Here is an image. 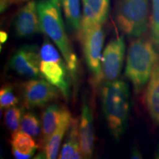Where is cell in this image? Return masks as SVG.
Returning a JSON list of instances; mask_svg holds the SVG:
<instances>
[{"mask_svg": "<svg viewBox=\"0 0 159 159\" xmlns=\"http://www.w3.org/2000/svg\"><path fill=\"white\" fill-rule=\"evenodd\" d=\"M62 0H40L37 9L43 33L54 42L64 59L71 79L76 83L78 59L69 41L61 15Z\"/></svg>", "mask_w": 159, "mask_h": 159, "instance_id": "1", "label": "cell"}, {"mask_svg": "<svg viewBox=\"0 0 159 159\" xmlns=\"http://www.w3.org/2000/svg\"><path fill=\"white\" fill-rule=\"evenodd\" d=\"M102 111L111 134L119 140L126 130L130 111L129 86L125 81L105 82L101 91Z\"/></svg>", "mask_w": 159, "mask_h": 159, "instance_id": "2", "label": "cell"}, {"mask_svg": "<svg viewBox=\"0 0 159 159\" xmlns=\"http://www.w3.org/2000/svg\"><path fill=\"white\" fill-rule=\"evenodd\" d=\"M159 57V52L151 39L135 38L129 45L126 59L125 76L132 83L136 93L148 84L152 69Z\"/></svg>", "mask_w": 159, "mask_h": 159, "instance_id": "3", "label": "cell"}, {"mask_svg": "<svg viewBox=\"0 0 159 159\" xmlns=\"http://www.w3.org/2000/svg\"><path fill=\"white\" fill-rule=\"evenodd\" d=\"M149 12V0H117L115 20L123 34L135 39L148 30Z\"/></svg>", "mask_w": 159, "mask_h": 159, "instance_id": "4", "label": "cell"}, {"mask_svg": "<svg viewBox=\"0 0 159 159\" xmlns=\"http://www.w3.org/2000/svg\"><path fill=\"white\" fill-rule=\"evenodd\" d=\"M82 43L87 66L94 84L98 85L103 79L102 70V47L105 33L102 25H96L78 33Z\"/></svg>", "mask_w": 159, "mask_h": 159, "instance_id": "5", "label": "cell"}, {"mask_svg": "<svg viewBox=\"0 0 159 159\" xmlns=\"http://www.w3.org/2000/svg\"><path fill=\"white\" fill-rule=\"evenodd\" d=\"M59 91L45 79H30L21 85L24 105L28 109L45 106L59 97Z\"/></svg>", "mask_w": 159, "mask_h": 159, "instance_id": "6", "label": "cell"}, {"mask_svg": "<svg viewBox=\"0 0 159 159\" xmlns=\"http://www.w3.org/2000/svg\"><path fill=\"white\" fill-rule=\"evenodd\" d=\"M124 35L112 39L102 52V70L105 82L118 80L122 71L125 54Z\"/></svg>", "mask_w": 159, "mask_h": 159, "instance_id": "7", "label": "cell"}, {"mask_svg": "<svg viewBox=\"0 0 159 159\" xmlns=\"http://www.w3.org/2000/svg\"><path fill=\"white\" fill-rule=\"evenodd\" d=\"M40 52L36 45H25L15 52L10 60V67L21 76L37 78L41 76Z\"/></svg>", "mask_w": 159, "mask_h": 159, "instance_id": "8", "label": "cell"}, {"mask_svg": "<svg viewBox=\"0 0 159 159\" xmlns=\"http://www.w3.org/2000/svg\"><path fill=\"white\" fill-rule=\"evenodd\" d=\"M40 71L41 76L51 85L56 87L64 98H68L71 77L64 59L60 61H41Z\"/></svg>", "mask_w": 159, "mask_h": 159, "instance_id": "9", "label": "cell"}, {"mask_svg": "<svg viewBox=\"0 0 159 159\" xmlns=\"http://www.w3.org/2000/svg\"><path fill=\"white\" fill-rule=\"evenodd\" d=\"M16 35L19 38L30 37L43 33L37 9V3L30 1L19 10L13 22Z\"/></svg>", "mask_w": 159, "mask_h": 159, "instance_id": "10", "label": "cell"}, {"mask_svg": "<svg viewBox=\"0 0 159 159\" xmlns=\"http://www.w3.org/2000/svg\"><path fill=\"white\" fill-rule=\"evenodd\" d=\"M78 130L83 158H91L94 152L95 134L92 111L86 101H84L82 105Z\"/></svg>", "mask_w": 159, "mask_h": 159, "instance_id": "11", "label": "cell"}, {"mask_svg": "<svg viewBox=\"0 0 159 159\" xmlns=\"http://www.w3.org/2000/svg\"><path fill=\"white\" fill-rule=\"evenodd\" d=\"M72 117L70 111L67 108L63 106L61 120L45 146L41 149V152L35 158L55 159L58 156V151L63 137L66 134L72 121Z\"/></svg>", "mask_w": 159, "mask_h": 159, "instance_id": "12", "label": "cell"}, {"mask_svg": "<svg viewBox=\"0 0 159 159\" xmlns=\"http://www.w3.org/2000/svg\"><path fill=\"white\" fill-rule=\"evenodd\" d=\"M82 2L83 16L79 32L85 30L91 26L102 25L106 21L108 16L110 0H82Z\"/></svg>", "mask_w": 159, "mask_h": 159, "instance_id": "13", "label": "cell"}, {"mask_svg": "<svg viewBox=\"0 0 159 159\" xmlns=\"http://www.w3.org/2000/svg\"><path fill=\"white\" fill-rule=\"evenodd\" d=\"M149 114L159 127V57L155 63L145 95Z\"/></svg>", "mask_w": 159, "mask_h": 159, "instance_id": "14", "label": "cell"}, {"mask_svg": "<svg viewBox=\"0 0 159 159\" xmlns=\"http://www.w3.org/2000/svg\"><path fill=\"white\" fill-rule=\"evenodd\" d=\"M11 144L12 154L16 159H29L34 156L39 148L33 137L21 130L13 132L11 136Z\"/></svg>", "mask_w": 159, "mask_h": 159, "instance_id": "15", "label": "cell"}, {"mask_svg": "<svg viewBox=\"0 0 159 159\" xmlns=\"http://www.w3.org/2000/svg\"><path fill=\"white\" fill-rule=\"evenodd\" d=\"M63 106L58 104L49 105L43 111L41 116L42 136L39 143V148L42 149L50 138L61 120Z\"/></svg>", "mask_w": 159, "mask_h": 159, "instance_id": "16", "label": "cell"}, {"mask_svg": "<svg viewBox=\"0 0 159 159\" xmlns=\"http://www.w3.org/2000/svg\"><path fill=\"white\" fill-rule=\"evenodd\" d=\"M79 121L77 119H72L71 123L62 148L57 158L60 159H79L83 158L81 152L79 139Z\"/></svg>", "mask_w": 159, "mask_h": 159, "instance_id": "17", "label": "cell"}, {"mask_svg": "<svg viewBox=\"0 0 159 159\" xmlns=\"http://www.w3.org/2000/svg\"><path fill=\"white\" fill-rule=\"evenodd\" d=\"M62 6L67 24L78 33L82 20L80 0H62Z\"/></svg>", "mask_w": 159, "mask_h": 159, "instance_id": "18", "label": "cell"}, {"mask_svg": "<svg viewBox=\"0 0 159 159\" xmlns=\"http://www.w3.org/2000/svg\"><path fill=\"white\" fill-rule=\"evenodd\" d=\"M19 128L21 131L33 138L38 139L37 138L41 136H41H42L41 122L34 113L27 112L23 114Z\"/></svg>", "mask_w": 159, "mask_h": 159, "instance_id": "19", "label": "cell"}, {"mask_svg": "<svg viewBox=\"0 0 159 159\" xmlns=\"http://www.w3.org/2000/svg\"><path fill=\"white\" fill-rule=\"evenodd\" d=\"M25 114V110L21 107L13 106L6 109L4 114L5 124L7 128L12 132L19 130L21 118Z\"/></svg>", "mask_w": 159, "mask_h": 159, "instance_id": "20", "label": "cell"}, {"mask_svg": "<svg viewBox=\"0 0 159 159\" xmlns=\"http://www.w3.org/2000/svg\"><path fill=\"white\" fill-rule=\"evenodd\" d=\"M150 39L159 52V0H152Z\"/></svg>", "mask_w": 159, "mask_h": 159, "instance_id": "21", "label": "cell"}, {"mask_svg": "<svg viewBox=\"0 0 159 159\" xmlns=\"http://www.w3.org/2000/svg\"><path fill=\"white\" fill-rule=\"evenodd\" d=\"M19 102L13 87L11 85H5L0 90V105L2 109H7L15 106Z\"/></svg>", "mask_w": 159, "mask_h": 159, "instance_id": "22", "label": "cell"}, {"mask_svg": "<svg viewBox=\"0 0 159 159\" xmlns=\"http://www.w3.org/2000/svg\"><path fill=\"white\" fill-rule=\"evenodd\" d=\"M40 57L41 61H62V57L58 50L55 46L47 39H46L39 49Z\"/></svg>", "mask_w": 159, "mask_h": 159, "instance_id": "23", "label": "cell"}, {"mask_svg": "<svg viewBox=\"0 0 159 159\" xmlns=\"http://www.w3.org/2000/svg\"><path fill=\"white\" fill-rule=\"evenodd\" d=\"M130 158H133V159H141V158H142V153H141L140 150H139L137 148H136V147L133 148L132 150H131Z\"/></svg>", "mask_w": 159, "mask_h": 159, "instance_id": "24", "label": "cell"}, {"mask_svg": "<svg viewBox=\"0 0 159 159\" xmlns=\"http://www.w3.org/2000/svg\"><path fill=\"white\" fill-rule=\"evenodd\" d=\"M7 37H8V35H7V33H5V31H1V33H0V41H1V43H5L7 41Z\"/></svg>", "mask_w": 159, "mask_h": 159, "instance_id": "25", "label": "cell"}, {"mask_svg": "<svg viewBox=\"0 0 159 159\" xmlns=\"http://www.w3.org/2000/svg\"><path fill=\"white\" fill-rule=\"evenodd\" d=\"M155 158H157V159H159V145H158V148H157V150H156V154H155Z\"/></svg>", "mask_w": 159, "mask_h": 159, "instance_id": "26", "label": "cell"}, {"mask_svg": "<svg viewBox=\"0 0 159 159\" xmlns=\"http://www.w3.org/2000/svg\"><path fill=\"white\" fill-rule=\"evenodd\" d=\"M11 4H13V3H18V2H26L27 1V0H11Z\"/></svg>", "mask_w": 159, "mask_h": 159, "instance_id": "27", "label": "cell"}]
</instances>
